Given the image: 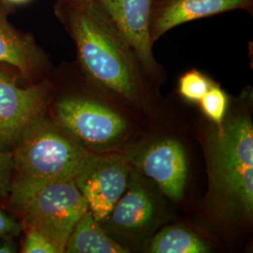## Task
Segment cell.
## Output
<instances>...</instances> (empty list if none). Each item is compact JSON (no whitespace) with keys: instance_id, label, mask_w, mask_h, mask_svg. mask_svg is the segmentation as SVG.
Listing matches in <instances>:
<instances>
[{"instance_id":"1","label":"cell","mask_w":253,"mask_h":253,"mask_svg":"<svg viewBox=\"0 0 253 253\" xmlns=\"http://www.w3.org/2000/svg\"><path fill=\"white\" fill-rule=\"evenodd\" d=\"M54 13L74 42L85 81L119 100L139 102L143 99L149 77L98 1L55 0Z\"/></svg>"},{"instance_id":"2","label":"cell","mask_w":253,"mask_h":253,"mask_svg":"<svg viewBox=\"0 0 253 253\" xmlns=\"http://www.w3.org/2000/svg\"><path fill=\"white\" fill-rule=\"evenodd\" d=\"M91 153L62 126L41 115L27 126L12 152L9 193L74 179Z\"/></svg>"},{"instance_id":"3","label":"cell","mask_w":253,"mask_h":253,"mask_svg":"<svg viewBox=\"0 0 253 253\" xmlns=\"http://www.w3.org/2000/svg\"><path fill=\"white\" fill-rule=\"evenodd\" d=\"M209 170L214 195L233 214L253 212V126L249 116H236L210 138Z\"/></svg>"},{"instance_id":"4","label":"cell","mask_w":253,"mask_h":253,"mask_svg":"<svg viewBox=\"0 0 253 253\" xmlns=\"http://www.w3.org/2000/svg\"><path fill=\"white\" fill-rule=\"evenodd\" d=\"M9 196L12 206L22 216L24 228L41 232L62 253L73 228L88 211L86 200L73 179L10 192Z\"/></svg>"},{"instance_id":"5","label":"cell","mask_w":253,"mask_h":253,"mask_svg":"<svg viewBox=\"0 0 253 253\" xmlns=\"http://www.w3.org/2000/svg\"><path fill=\"white\" fill-rule=\"evenodd\" d=\"M56 123L92 153L118 150L127 134L126 119L114 109L80 95L57 101Z\"/></svg>"},{"instance_id":"6","label":"cell","mask_w":253,"mask_h":253,"mask_svg":"<svg viewBox=\"0 0 253 253\" xmlns=\"http://www.w3.org/2000/svg\"><path fill=\"white\" fill-rule=\"evenodd\" d=\"M131 171L127 154L115 150L91 153L75 175V185L99 222L106 219L125 192Z\"/></svg>"},{"instance_id":"7","label":"cell","mask_w":253,"mask_h":253,"mask_svg":"<svg viewBox=\"0 0 253 253\" xmlns=\"http://www.w3.org/2000/svg\"><path fill=\"white\" fill-rule=\"evenodd\" d=\"M52 88L46 78L22 88L0 73V151L14 148L27 126L42 115Z\"/></svg>"},{"instance_id":"8","label":"cell","mask_w":253,"mask_h":253,"mask_svg":"<svg viewBox=\"0 0 253 253\" xmlns=\"http://www.w3.org/2000/svg\"><path fill=\"white\" fill-rule=\"evenodd\" d=\"M130 163L153 180L172 201L182 199L188 178V161L183 145L174 139H163L146 146Z\"/></svg>"},{"instance_id":"9","label":"cell","mask_w":253,"mask_h":253,"mask_svg":"<svg viewBox=\"0 0 253 253\" xmlns=\"http://www.w3.org/2000/svg\"><path fill=\"white\" fill-rule=\"evenodd\" d=\"M113 19L134 50L147 76L158 78L160 65L153 54L150 21L155 0H96Z\"/></svg>"},{"instance_id":"10","label":"cell","mask_w":253,"mask_h":253,"mask_svg":"<svg viewBox=\"0 0 253 253\" xmlns=\"http://www.w3.org/2000/svg\"><path fill=\"white\" fill-rule=\"evenodd\" d=\"M233 10L253 14V0H155L150 21L154 43L171 29Z\"/></svg>"},{"instance_id":"11","label":"cell","mask_w":253,"mask_h":253,"mask_svg":"<svg viewBox=\"0 0 253 253\" xmlns=\"http://www.w3.org/2000/svg\"><path fill=\"white\" fill-rule=\"evenodd\" d=\"M13 9L5 0H0V62L16 69L26 79H38L47 70V57L32 35L9 22Z\"/></svg>"},{"instance_id":"12","label":"cell","mask_w":253,"mask_h":253,"mask_svg":"<svg viewBox=\"0 0 253 253\" xmlns=\"http://www.w3.org/2000/svg\"><path fill=\"white\" fill-rule=\"evenodd\" d=\"M156 213V204L150 192L131 171L125 192L105 220L118 233L137 235L152 224Z\"/></svg>"},{"instance_id":"13","label":"cell","mask_w":253,"mask_h":253,"mask_svg":"<svg viewBox=\"0 0 253 253\" xmlns=\"http://www.w3.org/2000/svg\"><path fill=\"white\" fill-rule=\"evenodd\" d=\"M100 222L86 211L73 228L66 246L69 253H127L129 251L112 239Z\"/></svg>"},{"instance_id":"14","label":"cell","mask_w":253,"mask_h":253,"mask_svg":"<svg viewBox=\"0 0 253 253\" xmlns=\"http://www.w3.org/2000/svg\"><path fill=\"white\" fill-rule=\"evenodd\" d=\"M149 252L152 253H208L210 247L198 235L180 226L166 227L154 236Z\"/></svg>"},{"instance_id":"15","label":"cell","mask_w":253,"mask_h":253,"mask_svg":"<svg viewBox=\"0 0 253 253\" xmlns=\"http://www.w3.org/2000/svg\"><path fill=\"white\" fill-rule=\"evenodd\" d=\"M215 82L198 70H190L182 74L178 80V93L189 102H199Z\"/></svg>"},{"instance_id":"16","label":"cell","mask_w":253,"mask_h":253,"mask_svg":"<svg viewBox=\"0 0 253 253\" xmlns=\"http://www.w3.org/2000/svg\"><path fill=\"white\" fill-rule=\"evenodd\" d=\"M228 102L229 100L226 92L216 83L213 84L199 101L204 115L217 126H220L224 121L228 110Z\"/></svg>"},{"instance_id":"17","label":"cell","mask_w":253,"mask_h":253,"mask_svg":"<svg viewBox=\"0 0 253 253\" xmlns=\"http://www.w3.org/2000/svg\"><path fill=\"white\" fill-rule=\"evenodd\" d=\"M26 236L22 247L24 253H61L60 249L47 236L33 228H25Z\"/></svg>"},{"instance_id":"18","label":"cell","mask_w":253,"mask_h":253,"mask_svg":"<svg viewBox=\"0 0 253 253\" xmlns=\"http://www.w3.org/2000/svg\"><path fill=\"white\" fill-rule=\"evenodd\" d=\"M12 177V152L0 151V196L9 195Z\"/></svg>"},{"instance_id":"19","label":"cell","mask_w":253,"mask_h":253,"mask_svg":"<svg viewBox=\"0 0 253 253\" xmlns=\"http://www.w3.org/2000/svg\"><path fill=\"white\" fill-rule=\"evenodd\" d=\"M13 217H9L0 208V236H16L24 228Z\"/></svg>"},{"instance_id":"20","label":"cell","mask_w":253,"mask_h":253,"mask_svg":"<svg viewBox=\"0 0 253 253\" xmlns=\"http://www.w3.org/2000/svg\"><path fill=\"white\" fill-rule=\"evenodd\" d=\"M12 236H0V253H13L17 252V246Z\"/></svg>"},{"instance_id":"21","label":"cell","mask_w":253,"mask_h":253,"mask_svg":"<svg viewBox=\"0 0 253 253\" xmlns=\"http://www.w3.org/2000/svg\"><path fill=\"white\" fill-rule=\"evenodd\" d=\"M8 4L12 7H17V6H22V5H26L27 3L31 2L32 0H5Z\"/></svg>"},{"instance_id":"22","label":"cell","mask_w":253,"mask_h":253,"mask_svg":"<svg viewBox=\"0 0 253 253\" xmlns=\"http://www.w3.org/2000/svg\"><path fill=\"white\" fill-rule=\"evenodd\" d=\"M73 1H96V0H73Z\"/></svg>"}]
</instances>
